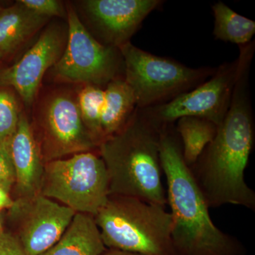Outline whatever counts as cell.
I'll use <instances>...</instances> for the list:
<instances>
[{
    "label": "cell",
    "mask_w": 255,
    "mask_h": 255,
    "mask_svg": "<svg viewBox=\"0 0 255 255\" xmlns=\"http://www.w3.org/2000/svg\"><path fill=\"white\" fill-rule=\"evenodd\" d=\"M2 56H3V55H2V54H1V53H0V59H1V57H2Z\"/></svg>",
    "instance_id": "484cf974"
},
{
    "label": "cell",
    "mask_w": 255,
    "mask_h": 255,
    "mask_svg": "<svg viewBox=\"0 0 255 255\" xmlns=\"http://www.w3.org/2000/svg\"><path fill=\"white\" fill-rule=\"evenodd\" d=\"M65 37L59 26H48L21 59L0 73V85L13 87L25 105L31 106L45 73L63 54Z\"/></svg>",
    "instance_id": "7c38bea8"
},
{
    "label": "cell",
    "mask_w": 255,
    "mask_h": 255,
    "mask_svg": "<svg viewBox=\"0 0 255 255\" xmlns=\"http://www.w3.org/2000/svg\"><path fill=\"white\" fill-rule=\"evenodd\" d=\"M159 156L167 179L172 239L178 255H246L241 242L213 222L209 206L183 158L180 139L174 125L161 130Z\"/></svg>",
    "instance_id": "7a4b0ae2"
},
{
    "label": "cell",
    "mask_w": 255,
    "mask_h": 255,
    "mask_svg": "<svg viewBox=\"0 0 255 255\" xmlns=\"http://www.w3.org/2000/svg\"><path fill=\"white\" fill-rule=\"evenodd\" d=\"M159 0H87L82 7L102 44L119 48L130 42Z\"/></svg>",
    "instance_id": "30bf717a"
},
{
    "label": "cell",
    "mask_w": 255,
    "mask_h": 255,
    "mask_svg": "<svg viewBox=\"0 0 255 255\" xmlns=\"http://www.w3.org/2000/svg\"><path fill=\"white\" fill-rule=\"evenodd\" d=\"M11 208L21 214L17 238L28 255H41L54 246L77 214L41 194L22 198Z\"/></svg>",
    "instance_id": "9c48e42d"
},
{
    "label": "cell",
    "mask_w": 255,
    "mask_h": 255,
    "mask_svg": "<svg viewBox=\"0 0 255 255\" xmlns=\"http://www.w3.org/2000/svg\"><path fill=\"white\" fill-rule=\"evenodd\" d=\"M18 1L33 12L44 17L65 16L63 4L57 0H20Z\"/></svg>",
    "instance_id": "44dd1931"
},
{
    "label": "cell",
    "mask_w": 255,
    "mask_h": 255,
    "mask_svg": "<svg viewBox=\"0 0 255 255\" xmlns=\"http://www.w3.org/2000/svg\"><path fill=\"white\" fill-rule=\"evenodd\" d=\"M119 50L124 60V80L140 110L170 102L209 80L216 70L210 67L189 68L140 49L130 42Z\"/></svg>",
    "instance_id": "5b68a950"
},
{
    "label": "cell",
    "mask_w": 255,
    "mask_h": 255,
    "mask_svg": "<svg viewBox=\"0 0 255 255\" xmlns=\"http://www.w3.org/2000/svg\"><path fill=\"white\" fill-rule=\"evenodd\" d=\"M16 97L0 89V142H8L17 129L20 117Z\"/></svg>",
    "instance_id": "ffe728a7"
},
{
    "label": "cell",
    "mask_w": 255,
    "mask_h": 255,
    "mask_svg": "<svg viewBox=\"0 0 255 255\" xmlns=\"http://www.w3.org/2000/svg\"><path fill=\"white\" fill-rule=\"evenodd\" d=\"M0 255H28L17 238L7 233L0 234Z\"/></svg>",
    "instance_id": "603a6c76"
},
{
    "label": "cell",
    "mask_w": 255,
    "mask_h": 255,
    "mask_svg": "<svg viewBox=\"0 0 255 255\" xmlns=\"http://www.w3.org/2000/svg\"><path fill=\"white\" fill-rule=\"evenodd\" d=\"M165 208L110 195L95 216L106 248L142 255H179L172 239V216Z\"/></svg>",
    "instance_id": "277c9868"
},
{
    "label": "cell",
    "mask_w": 255,
    "mask_h": 255,
    "mask_svg": "<svg viewBox=\"0 0 255 255\" xmlns=\"http://www.w3.org/2000/svg\"><path fill=\"white\" fill-rule=\"evenodd\" d=\"M107 249L95 218L77 213L59 241L41 255H101Z\"/></svg>",
    "instance_id": "5bb4252c"
},
{
    "label": "cell",
    "mask_w": 255,
    "mask_h": 255,
    "mask_svg": "<svg viewBox=\"0 0 255 255\" xmlns=\"http://www.w3.org/2000/svg\"><path fill=\"white\" fill-rule=\"evenodd\" d=\"M176 122L174 128L180 139L183 158L190 167L214 140L218 126L207 119L194 117H182Z\"/></svg>",
    "instance_id": "e0dca14e"
},
{
    "label": "cell",
    "mask_w": 255,
    "mask_h": 255,
    "mask_svg": "<svg viewBox=\"0 0 255 255\" xmlns=\"http://www.w3.org/2000/svg\"><path fill=\"white\" fill-rule=\"evenodd\" d=\"M251 66L247 60L240 62L227 113L214 140L189 167L209 209L231 204L255 211V192L245 179L255 145Z\"/></svg>",
    "instance_id": "6da1fadb"
},
{
    "label": "cell",
    "mask_w": 255,
    "mask_h": 255,
    "mask_svg": "<svg viewBox=\"0 0 255 255\" xmlns=\"http://www.w3.org/2000/svg\"><path fill=\"white\" fill-rule=\"evenodd\" d=\"M1 9H1V6H0V11H1Z\"/></svg>",
    "instance_id": "4316f807"
},
{
    "label": "cell",
    "mask_w": 255,
    "mask_h": 255,
    "mask_svg": "<svg viewBox=\"0 0 255 255\" xmlns=\"http://www.w3.org/2000/svg\"><path fill=\"white\" fill-rule=\"evenodd\" d=\"M17 1L0 11V53H11L48 21Z\"/></svg>",
    "instance_id": "2e32d148"
},
{
    "label": "cell",
    "mask_w": 255,
    "mask_h": 255,
    "mask_svg": "<svg viewBox=\"0 0 255 255\" xmlns=\"http://www.w3.org/2000/svg\"><path fill=\"white\" fill-rule=\"evenodd\" d=\"M1 228H0V234H1Z\"/></svg>",
    "instance_id": "83f0119b"
},
{
    "label": "cell",
    "mask_w": 255,
    "mask_h": 255,
    "mask_svg": "<svg viewBox=\"0 0 255 255\" xmlns=\"http://www.w3.org/2000/svg\"><path fill=\"white\" fill-rule=\"evenodd\" d=\"M77 102L82 122L99 147L103 142L101 118L105 103V89L86 85L78 94Z\"/></svg>",
    "instance_id": "d6986e66"
},
{
    "label": "cell",
    "mask_w": 255,
    "mask_h": 255,
    "mask_svg": "<svg viewBox=\"0 0 255 255\" xmlns=\"http://www.w3.org/2000/svg\"><path fill=\"white\" fill-rule=\"evenodd\" d=\"M68 32L66 46L54 65L55 76L65 81L102 87L124 75L122 53L118 48L102 44L87 31L78 14L67 9Z\"/></svg>",
    "instance_id": "52a82bcc"
},
{
    "label": "cell",
    "mask_w": 255,
    "mask_h": 255,
    "mask_svg": "<svg viewBox=\"0 0 255 255\" xmlns=\"http://www.w3.org/2000/svg\"><path fill=\"white\" fill-rule=\"evenodd\" d=\"M136 109L135 95L124 78L115 79L107 84L101 118L103 142L121 131Z\"/></svg>",
    "instance_id": "9a60e30c"
},
{
    "label": "cell",
    "mask_w": 255,
    "mask_h": 255,
    "mask_svg": "<svg viewBox=\"0 0 255 255\" xmlns=\"http://www.w3.org/2000/svg\"><path fill=\"white\" fill-rule=\"evenodd\" d=\"M161 130L137 108L121 131L100 144L110 177V195L136 198L166 207L159 156Z\"/></svg>",
    "instance_id": "3957f363"
},
{
    "label": "cell",
    "mask_w": 255,
    "mask_h": 255,
    "mask_svg": "<svg viewBox=\"0 0 255 255\" xmlns=\"http://www.w3.org/2000/svg\"><path fill=\"white\" fill-rule=\"evenodd\" d=\"M14 204V201L10 198L9 191L0 187V210L11 208Z\"/></svg>",
    "instance_id": "cb8c5ba5"
},
{
    "label": "cell",
    "mask_w": 255,
    "mask_h": 255,
    "mask_svg": "<svg viewBox=\"0 0 255 255\" xmlns=\"http://www.w3.org/2000/svg\"><path fill=\"white\" fill-rule=\"evenodd\" d=\"M40 194L75 213L95 216L110 197V177L102 157L91 152L50 161L44 166Z\"/></svg>",
    "instance_id": "8992f818"
},
{
    "label": "cell",
    "mask_w": 255,
    "mask_h": 255,
    "mask_svg": "<svg viewBox=\"0 0 255 255\" xmlns=\"http://www.w3.org/2000/svg\"><path fill=\"white\" fill-rule=\"evenodd\" d=\"M238 70V58L216 68L209 80L170 102L138 110L160 129L185 117L207 119L219 127L231 105Z\"/></svg>",
    "instance_id": "ba28073f"
},
{
    "label": "cell",
    "mask_w": 255,
    "mask_h": 255,
    "mask_svg": "<svg viewBox=\"0 0 255 255\" xmlns=\"http://www.w3.org/2000/svg\"><path fill=\"white\" fill-rule=\"evenodd\" d=\"M16 181L8 142H0V187L10 191Z\"/></svg>",
    "instance_id": "7402d4cb"
},
{
    "label": "cell",
    "mask_w": 255,
    "mask_h": 255,
    "mask_svg": "<svg viewBox=\"0 0 255 255\" xmlns=\"http://www.w3.org/2000/svg\"><path fill=\"white\" fill-rule=\"evenodd\" d=\"M214 16V35L216 39L245 46L251 43L255 33V22L233 11L222 1L212 6Z\"/></svg>",
    "instance_id": "ac0fdd59"
},
{
    "label": "cell",
    "mask_w": 255,
    "mask_h": 255,
    "mask_svg": "<svg viewBox=\"0 0 255 255\" xmlns=\"http://www.w3.org/2000/svg\"><path fill=\"white\" fill-rule=\"evenodd\" d=\"M46 145L53 157L89 152L97 144L82 122L78 102L68 94H55L41 111Z\"/></svg>",
    "instance_id": "8fae6325"
},
{
    "label": "cell",
    "mask_w": 255,
    "mask_h": 255,
    "mask_svg": "<svg viewBox=\"0 0 255 255\" xmlns=\"http://www.w3.org/2000/svg\"><path fill=\"white\" fill-rule=\"evenodd\" d=\"M8 147L18 190L23 198L40 194L44 167L31 126L20 114L17 129L8 142Z\"/></svg>",
    "instance_id": "4fadbf2b"
},
{
    "label": "cell",
    "mask_w": 255,
    "mask_h": 255,
    "mask_svg": "<svg viewBox=\"0 0 255 255\" xmlns=\"http://www.w3.org/2000/svg\"><path fill=\"white\" fill-rule=\"evenodd\" d=\"M101 255H142L137 254V253H129V252H125L118 251V250L107 249L105 253H102Z\"/></svg>",
    "instance_id": "d4e9b609"
}]
</instances>
